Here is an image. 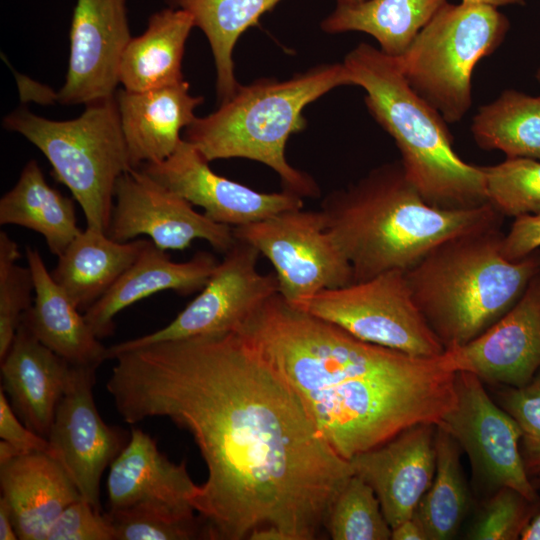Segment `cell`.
I'll return each mask as SVG.
<instances>
[{"mask_svg":"<svg viewBox=\"0 0 540 540\" xmlns=\"http://www.w3.org/2000/svg\"><path fill=\"white\" fill-rule=\"evenodd\" d=\"M106 388L122 419L163 417L187 430L208 476L191 499L208 539L273 527L314 540L353 475L299 395L240 332L124 351Z\"/></svg>","mask_w":540,"mask_h":540,"instance_id":"1","label":"cell"},{"mask_svg":"<svg viewBox=\"0 0 540 540\" xmlns=\"http://www.w3.org/2000/svg\"><path fill=\"white\" fill-rule=\"evenodd\" d=\"M237 331L291 385L348 461L410 426L437 425L456 403V372L444 353L417 357L363 341L279 293Z\"/></svg>","mask_w":540,"mask_h":540,"instance_id":"2","label":"cell"},{"mask_svg":"<svg viewBox=\"0 0 540 540\" xmlns=\"http://www.w3.org/2000/svg\"><path fill=\"white\" fill-rule=\"evenodd\" d=\"M320 210L352 266L354 282L391 270L407 271L443 242L501 220L489 203L469 209L430 205L400 161L380 165L332 191Z\"/></svg>","mask_w":540,"mask_h":540,"instance_id":"3","label":"cell"},{"mask_svg":"<svg viewBox=\"0 0 540 540\" xmlns=\"http://www.w3.org/2000/svg\"><path fill=\"white\" fill-rule=\"evenodd\" d=\"M342 63L352 85L364 89L368 111L393 138L405 175L427 203L444 209L488 203L481 166L455 152L447 122L410 87L396 57L360 43Z\"/></svg>","mask_w":540,"mask_h":540,"instance_id":"4","label":"cell"},{"mask_svg":"<svg viewBox=\"0 0 540 540\" xmlns=\"http://www.w3.org/2000/svg\"><path fill=\"white\" fill-rule=\"evenodd\" d=\"M502 238L499 225L459 235L405 271L415 304L445 349L484 332L540 271L538 250L510 261Z\"/></svg>","mask_w":540,"mask_h":540,"instance_id":"5","label":"cell"},{"mask_svg":"<svg viewBox=\"0 0 540 540\" xmlns=\"http://www.w3.org/2000/svg\"><path fill=\"white\" fill-rule=\"evenodd\" d=\"M352 85L343 63L323 64L286 80L259 79L239 85L219 108L196 117L183 139L208 161L246 158L265 164L280 177L284 189L301 197H317L314 179L286 159L289 137L306 127L303 110L330 90Z\"/></svg>","mask_w":540,"mask_h":540,"instance_id":"6","label":"cell"},{"mask_svg":"<svg viewBox=\"0 0 540 540\" xmlns=\"http://www.w3.org/2000/svg\"><path fill=\"white\" fill-rule=\"evenodd\" d=\"M3 126L24 136L71 191L88 227L107 232L118 178L132 169L115 95L86 104L77 118L55 121L16 109Z\"/></svg>","mask_w":540,"mask_h":540,"instance_id":"7","label":"cell"},{"mask_svg":"<svg viewBox=\"0 0 540 540\" xmlns=\"http://www.w3.org/2000/svg\"><path fill=\"white\" fill-rule=\"evenodd\" d=\"M509 26L496 7L447 2L397 60L410 87L453 124L472 105L476 64L502 44Z\"/></svg>","mask_w":540,"mask_h":540,"instance_id":"8","label":"cell"},{"mask_svg":"<svg viewBox=\"0 0 540 540\" xmlns=\"http://www.w3.org/2000/svg\"><path fill=\"white\" fill-rule=\"evenodd\" d=\"M288 304L363 341L412 356L438 357L445 351L415 304L405 271H387Z\"/></svg>","mask_w":540,"mask_h":540,"instance_id":"9","label":"cell"},{"mask_svg":"<svg viewBox=\"0 0 540 540\" xmlns=\"http://www.w3.org/2000/svg\"><path fill=\"white\" fill-rule=\"evenodd\" d=\"M233 232L271 262L279 294L288 303L354 282L352 266L321 210H287Z\"/></svg>","mask_w":540,"mask_h":540,"instance_id":"10","label":"cell"},{"mask_svg":"<svg viewBox=\"0 0 540 540\" xmlns=\"http://www.w3.org/2000/svg\"><path fill=\"white\" fill-rule=\"evenodd\" d=\"M260 253L236 238L201 292L165 327L106 349V360L144 345L238 330L269 298L279 293L275 272L257 269Z\"/></svg>","mask_w":540,"mask_h":540,"instance_id":"11","label":"cell"},{"mask_svg":"<svg viewBox=\"0 0 540 540\" xmlns=\"http://www.w3.org/2000/svg\"><path fill=\"white\" fill-rule=\"evenodd\" d=\"M107 235L128 242L147 235L162 250H184L196 239L226 253L235 243L233 228L194 210L185 198L139 168L117 180Z\"/></svg>","mask_w":540,"mask_h":540,"instance_id":"12","label":"cell"},{"mask_svg":"<svg viewBox=\"0 0 540 540\" xmlns=\"http://www.w3.org/2000/svg\"><path fill=\"white\" fill-rule=\"evenodd\" d=\"M456 403L436 425L468 454L477 473L487 482L510 487L535 502L520 450L521 429L514 418L496 405L475 374L456 372Z\"/></svg>","mask_w":540,"mask_h":540,"instance_id":"13","label":"cell"},{"mask_svg":"<svg viewBox=\"0 0 540 540\" xmlns=\"http://www.w3.org/2000/svg\"><path fill=\"white\" fill-rule=\"evenodd\" d=\"M97 367L73 365L48 435L50 454L65 468L82 499L101 511L100 481L127 443L121 429L107 425L93 396Z\"/></svg>","mask_w":540,"mask_h":540,"instance_id":"14","label":"cell"},{"mask_svg":"<svg viewBox=\"0 0 540 540\" xmlns=\"http://www.w3.org/2000/svg\"><path fill=\"white\" fill-rule=\"evenodd\" d=\"M139 169L201 207L211 220L232 228L304 205L303 197L287 189L259 192L218 175L199 150L184 139L168 158L143 164Z\"/></svg>","mask_w":540,"mask_h":540,"instance_id":"15","label":"cell"},{"mask_svg":"<svg viewBox=\"0 0 540 540\" xmlns=\"http://www.w3.org/2000/svg\"><path fill=\"white\" fill-rule=\"evenodd\" d=\"M444 355L454 372L509 387L528 384L540 368V271L503 316L466 344L445 349Z\"/></svg>","mask_w":540,"mask_h":540,"instance_id":"16","label":"cell"},{"mask_svg":"<svg viewBox=\"0 0 540 540\" xmlns=\"http://www.w3.org/2000/svg\"><path fill=\"white\" fill-rule=\"evenodd\" d=\"M132 38L126 0H77L70 30L63 104H88L115 95L123 52Z\"/></svg>","mask_w":540,"mask_h":540,"instance_id":"17","label":"cell"},{"mask_svg":"<svg viewBox=\"0 0 540 540\" xmlns=\"http://www.w3.org/2000/svg\"><path fill=\"white\" fill-rule=\"evenodd\" d=\"M435 430L431 423L410 426L349 460L353 474L373 488L391 529L414 515L433 481Z\"/></svg>","mask_w":540,"mask_h":540,"instance_id":"18","label":"cell"},{"mask_svg":"<svg viewBox=\"0 0 540 540\" xmlns=\"http://www.w3.org/2000/svg\"><path fill=\"white\" fill-rule=\"evenodd\" d=\"M109 467V510L146 506L195 512L191 499L198 485L190 477L185 461H170L140 428H132L126 445Z\"/></svg>","mask_w":540,"mask_h":540,"instance_id":"19","label":"cell"},{"mask_svg":"<svg viewBox=\"0 0 540 540\" xmlns=\"http://www.w3.org/2000/svg\"><path fill=\"white\" fill-rule=\"evenodd\" d=\"M0 487L20 540H46L60 513L82 499L62 464L43 451L0 464Z\"/></svg>","mask_w":540,"mask_h":540,"instance_id":"20","label":"cell"},{"mask_svg":"<svg viewBox=\"0 0 540 540\" xmlns=\"http://www.w3.org/2000/svg\"><path fill=\"white\" fill-rule=\"evenodd\" d=\"M72 367L43 345L23 321L1 360V388L13 410L27 427L46 439Z\"/></svg>","mask_w":540,"mask_h":540,"instance_id":"21","label":"cell"},{"mask_svg":"<svg viewBox=\"0 0 540 540\" xmlns=\"http://www.w3.org/2000/svg\"><path fill=\"white\" fill-rule=\"evenodd\" d=\"M122 132L132 168L161 162L179 146L181 131L196 119L203 97L187 81L141 92L116 91Z\"/></svg>","mask_w":540,"mask_h":540,"instance_id":"22","label":"cell"},{"mask_svg":"<svg viewBox=\"0 0 540 540\" xmlns=\"http://www.w3.org/2000/svg\"><path fill=\"white\" fill-rule=\"evenodd\" d=\"M217 264L206 251L185 262L172 261L150 240L114 286L84 312V318L97 338L107 337L113 333L114 317L124 308L164 290L181 296L201 291Z\"/></svg>","mask_w":540,"mask_h":540,"instance_id":"23","label":"cell"},{"mask_svg":"<svg viewBox=\"0 0 540 540\" xmlns=\"http://www.w3.org/2000/svg\"><path fill=\"white\" fill-rule=\"evenodd\" d=\"M35 298L22 321L54 353L76 366L98 367L106 360V347L95 336L84 315L55 282L36 248H25Z\"/></svg>","mask_w":540,"mask_h":540,"instance_id":"24","label":"cell"},{"mask_svg":"<svg viewBox=\"0 0 540 540\" xmlns=\"http://www.w3.org/2000/svg\"><path fill=\"white\" fill-rule=\"evenodd\" d=\"M150 240L118 242L86 227L58 256L51 275L80 311L103 297L138 259Z\"/></svg>","mask_w":540,"mask_h":540,"instance_id":"25","label":"cell"},{"mask_svg":"<svg viewBox=\"0 0 540 540\" xmlns=\"http://www.w3.org/2000/svg\"><path fill=\"white\" fill-rule=\"evenodd\" d=\"M194 21L187 11L166 8L152 14L146 30L132 37L120 62L119 83L147 91L184 81L182 60Z\"/></svg>","mask_w":540,"mask_h":540,"instance_id":"26","label":"cell"},{"mask_svg":"<svg viewBox=\"0 0 540 540\" xmlns=\"http://www.w3.org/2000/svg\"><path fill=\"white\" fill-rule=\"evenodd\" d=\"M0 224L41 234L57 257L82 230L77 225L73 199L47 183L36 160L27 162L17 183L1 197Z\"/></svg>","mask_w":540,"mask_h":540,"instance_id":"27","label":"cell"},{"mask_svg":"<svg viewBox=\"0 0 540 540\" xmlns=\"http://www.w3.org/2000/svg\"><path fill=\"white\" fill-rule=\"evenodd\" d=\"M446 3L447 0H366L352 5L337 4L321 22V28L331 34L364 32L378 42L382 52L397 58Z\"/></svg>","mask_w":540,"mask_h":540,"instance_id":"28","label":"cell"},{"mask_svg":"<svg viewBox=\"0 0 540 540\" xmlns=\"http://www.w3.org/2000/svg\"><path fill=\"white\" fill-rule=\"evenodd\" d=\"M191 14L206 35L216 67L218 99H229L240 85L235 78L233 49L240 36L281 0H169Z\"/></svg>","mask_w":540,"mask_h":540,"instance_id":"29","label":"cell"},{"mask_svg":"<svg viewBox=\"0 0 540 540\" xmlns=\"http://www.w3.org/2000/svg\"><path fill=\"white\" fill-rule=\"evenodd\" d=\"M471 132L484 150H499L507 158L540 160V96L513 89L478 109Z\"/></svg>","mask_w":540,"mask_h":540,"instance_id":"30","label":"cell"},{"mask_svg":"<svg viewBox=\"0 0 540 540\" xmlns=\"http://www.w3.org/2000/svg\"><path fill=\"white\" fill-rule=\"evenodd\" d=\"M459 448L451 435L436 426L435 475L414 513L425 530L427 540L452 538L466 514L468 494Z\"/></svg>","mask_w":540,"mask_h":540,"instance_id":"31","label":"cell"},{"mask_svg":"<svg viewBox=\"0 0 540 540\" xmlns=\"http://www.w3.org/2000/svg\"><path fill=\"white\" fill-rule=\"evenodd\" d=\"M325 529L333 540H388L392 530L373 488L355 474L334 498Z\"/></svg>","mask_w":540,"mask_h":540,"instance_id":"32","label":"cell"},{"mask_svg":"<svg viewBox=\"0 0 540 540\" xmlns=\"http://www.w3.org/2000/svg\"><path fill=\"white\" fill-rule=\"evenodd\" d=\"M481 169L487 201L501 216L540 213V160L506 158Z\"/></svg>","mask_w":540,"mask_h":540,"instance_id":"33","label":"cell"},{"mask_svg":"<svg viewBox=\"0 0 540 540\" xmlns=\"http://www.w3.org/2000/svg\"><path fill=\"white\" fill-rule=\"evenodd\" d=\"M114 540L208 539L206 526L194 513L137 506L106 512Z\"/></svg>","mask_w":540,"mask_h":540,"instance_id":"34","label":"cell"},{"mask_svg":"<svg viewBox=\"0 0 540 540\" xmlns=\"http://www.w3.org/2000/svg\"><path fill=\"white\" fill-rule=\"evenodd\" d=\"M17 243L0 232V360L9 351L24 313L32 306L34 281L30 268L16 264Z\"/></svg>","mask_w":540,"mask_h":540,"instance_id":"35","label":"cell"},{"mask_svg":"<svg viewBox=\"0 0 540 540\" xmlns=\"http://www.w3.org/2000/svg\"><path fill=\"white\" fill-rule=\"evenodd\" d=\"M517 490L500 487L484 506L468 533L475 540H515L532 520L533 509Z\"/></svg>","mask_w":540,"mask_h":540,"instance_id":"36","label":"cell"},{"mask_svg":"<svg viewBox=\"0 0 540 540\" xmlns=\"http://www.w3.org/2000/svg\"><path fill=\"white\" fill-rule=\"evenodd\" d=\"M500 404L521 429L520 450L528 475H540V374L522 387L507 386Z\"/></svg>","mask_w":540,"mask_h":540,"instance_id":"37","label":"cell"},{"mask_svg":"<svg viewBox=\"0 0 540 540\" xmlns=\"http://www.w3.org/2000/svg\"><path fill=\"white\" fill-rule=\"evenodd\" d=\"M46 540H114V533L107 513L80 499L55 519Z\"/></svg>","mask_w":540,"mask_h":540,"instance_id":"38","label":"cell"},{"mask_svg":"<svg viewBox=\"0 0 540 540\" xmlns=\"http://www.w3.org/2000/svg\"><path fill=\"white\" fill-rule=\"evenodd\" d=\"M0 437L22 453L33 451L50 453L48 439L35 433L19 420L2 388L0 390Z\"/></svg>","mask_w":540,"mask_h":540,"instance_id":"39","label":"cell"},{"mask_svg":"<svg viewBox=\"0 0 540 540\" xmlns=\"http://www.w3.org/2000/svg\"><path fill=\"white\" fill-rule=\"evenodd\" d=\"M540 247V213L516 217L502 238V253L510 261L523 259Z\"/></svg>","mask_w":540,"mask_h":540,"instance_id":"40","label":"cell"},{"mask_svg":"<svg viewBox=\"0 0 540 540\" xmlns=\"http://www.w3.org/2000/svg\"><path fill=\"white\" fill-rule=\"evenodd\" d=\"M392 540H427L424 528L415 515L396 525L391 530Z\"/></svg>","mask_w":540,"mask_h":540,"instance_id":"41","label":"cell"},{"mask_svg":"<svg viewBox=\"0 0 540 540\" xmlns=\"http://www.w3.org/2000/svg\"><path fill=\"white\" fill-rule=\"evenodd\" d=\"M0 539H18L10 508L2 497H0Z\"/></svg>","mask_w":540,"mask_h":540,"instance_id":"42","label":"cell"},{"mask_svg":"<svg viewBox=\"0 0 540 540\" xmlns=\"http://www.w3.org/2000/svg\"><path fill=\"white\" fill-rule=\"evenodd\" d=\"M520 538L522 540H540V514L528 523Z\"/></svg>","mask_w":540,"mask_h":540,"instance_id":"43","label":"cell"},{"mask_svg":"<svg viewBox=\"0 0 540 540\" xmlns=\"http://www.w3.org/2000/svg\"><path fill=\"white\" fill-rule=\"evenodd\" d=\"M23 454L20 450L14 447L12 444L1 439L0 441V464L5 463L14 457Z\"/></svg>","mask_w":540,"mask_h":540,"instance_id":"44","label":"cell"},{"mask_svg":"<svg viewBox=\"0 0 540 540\" xmlns=\"http://www.w3.org/2000/svg\"><path fill=\"white\" fill-rule=\"evenodd\" d=\"M465 3L484 4L493 7L507 6V5H523L524 0H461Z\"/></svg>","mask_w":540,"mask_h":540,"instance_id":"45","label":"cell"},{"mask_svg":"<svg viewBox=\"0 0 540 540\" xmlns=\"http://www.w3.org/2000/svg\"><path fill=\"white\" fill-rule=\"evenodd\" d=\"M339 5H352L364 2L366 0H336Z\"/></svg>","mask_w":540,"mask_h":540,"instance_id":"46","label":"cell"},{"mask_svg":"<svg viewBox=\"0 0 540 540\" xmlns=\"http://www.w3.org/2000/svg\"><path fill=\"white\" fill-rule=\"evenodd\" d=\"M536 79L539 81L540 83V68L538 69L537 73H536Z\"/></svg>","mask_w":540,"mask_h":540,"instance_id":"47","label":"cell"},{"mask_svg":"<svg viewBox=\"0 0 540 540\" xmlns=\"http://www.w3.org/2000/svg\"><path fill=\"white\" fill-rule=\"evenodd\" d=\"M539 260H540V252H539Z\"/></svg>","mask_w":540,"mask_h":540,"instance_id":"48","label":"cell"}]
</instances>
